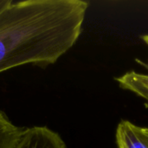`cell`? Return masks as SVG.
Masks as SVG:
<instances>
[{"mask_svg":"<svg viewBox=\"0 0 148 148\" xmlns=\"http://www.w3.org/2000/svg\"><path fill=\"white\" fill-rule=\"evenodd\" d=\"M142 133L148 142V127H142Z\"/></svg>","mask_w":148,"mask_h":148,"instance_id":"obj_7","label":"cell"},{"mask_svg":"<svg viewBox=\"0 0 148 148\" xmlns=\"http://www.w3.org/2000/svg\"><path fill=\"white\" fill-rule=\"evenodd\" d=\"M115 140L118 148H148L142 127L127 120H122L118 124Z\"/></svg>","mask_w":148,"mask_h":148,"instance_id":"obj_3","label":"cell"},{"mask_svg":"<svg viewBox=\"0 0 148 148\" xmlns=\"http://www.w3.org/2000/svg\"><path fill=\"white\" fill-rule=\"evenodd\" d=\"M12 2L13 0H0V13L3 11Z\"/></svg>","mask_w":148,"mask_h":148,"instance_id":"obj_6","label":"cell"},{"mask_svg":"<svg viewBox=\"0 0 148 148\" xmlns=\"http://www.w3.org/2000/svg\"><path fill=\"white\" fill-rule=\"evenodd\" d=\"M88 8L82 0L13 1L0 13V73L55 64L79 39Z\"/></svg>","mask_w":148,"mask_h":148,"instance_id":"obj_1","label":"cell"},{"mask_svg":"<svg viewBox=\"0 0 148 148\" xmlns=\"http://www.w3.org/2000/svg\"><path fill=\"white\" fill-rule=\"evenodd\" d=\"M13 148H67L59 134L46 126L23 127Z\"/></svg>","mask_w":148,"mask_h":148,"instance_id":"obj_2","label":"cell"},{"mask_svg":"<svg viewBox=\"0 0 148 148\" xmlns=\"http://www.w3.org/2000/svg\"><path fill=\"white\" fill-rule=\"evenodd\" d=\"M141 38H142L143 42L148 46V35H144V36H142Z\"/></svg>","mask_w":148,"mask_h":148,"instance_id":"obj_8","label":"cell"},{"mask_svg":"<svg viewBox=\"0 0 148 148\" xmlns=\"http://www.w3.org/2000/svg\"><path fill=\"white\" fill-rule=\"evenodd\" d=\"M148 70V62H140ZM119 86L125 90L131 91L140 97L145 99L148 103V74L138 73L135 71H129L114 79Z\"/></svg>","mask_w":148,"mask_h":148,"instance_id":"obj_4","label":"cell"},{"mask_svg":"<svg viewBox=\"0 0 148 148\" xmlns=\"http://www.w3.org/2000/svg\"><path fill=\"white\" fill-rule=\"evenodd\" d=\"M23 127L14 124L0 109V148H13Z\"/></svg>","mask_w":148,"mask_h":148,"instance_id":"obj_5","label":"cell"}]
</instances>
